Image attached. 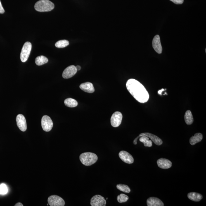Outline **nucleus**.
Masks as SVG:
<instances>
[{"instance_id":"423d86ee","label":"nucleus","mask_w":206,"mask_h":206,"mask_svg":"<svg viewBox=\"0 0 206 206\" xmlns=\"http://www.w3.org/2000/svg\"><path fill=\"white\" fill-rule=\"evenodd\" d=\"M41 123L43 130L46 132H49L53 128V121L51 118L47 115L43 116L41 119Z\"/></svg>"},{"instance_id":"39448f33","label":"nucleus","mask_w":206,"mask_h":206,"mask_svg":"<svg viewBox=\"0 0 206 206\" xmlns=\"http://www.w3.org/2000/svg\"><path fill=\"white\" fill-rule=\"evenodd\" d=\"M143 136L148 137L149 138H150L151 141H153V143H154L156 145H160L163 143L162 140L160 138L158 137V136L155 135L153 134H152L151 133H141V134H140L139 136L137 137L134 139V142H133V143H134V144L136 145L137 143V141L138 138H139L140 137Z\"/></svg>"},{"instance_id":"0eeeda50","label":"nucleus","mask_w":206,"mask_h":206,"mask_svg":"<svg viewBox=\"0 0 206 206\" xmlns=\"http://www.w3.org/2000/svg\"><path fill=\"white\" fill-rule=\"evenodd\" d=\"M48 202L51 206H64L65 205L63 199L56 195H51L48 197Z\"/></svg>"},{"instance_id":"f8f14e48","label":"nucleus","mask_w":206,"mask_h":206,"mask_svg":"<svg viewBox=\"0 0 206 206\" xmlns=\"http://www.w3.org/2000/svg\"><path fill=\"white\" fill-rule=\"evenodd\" d=\"M119 156L123 162L128 164H132L134 162V159L130 154L125 151L119 152Z\"/></svg>"},{"instance_id":"6e6552de","label":"nucleus","mask_w":206,"mask_h":206,"mask_svg":"<svg viewBox=\"0 0 206 206\" xmlns=\"http://www.w3.org/2000/svg\"><path fill=\"white\" fill-rule=\"evenodd\" d=\"M122 118L123 115L121 112H115L111 118V124L112 126L115 128L118 127L122 123Z\"/></svg>"},{"instance_id":"c756f323","label":"nucleus","mask_w":206,"mask_h":206,"mask_svg":"<svg viewBox=\"0 0 206 206\" xmlns=\"http://www.w3.org/2000/svg\"><path fill=\"white\" fill-rule=\"evenodd\" d=\"M15 206H23V205L22 203H18L15 204Z\"/></svg>"},{"instance_id":"20e7f679","label":"nucleus","mask_w":206,"mask_h":206,"mask_svg":"<svg viewBox=\"0 0 206 206\" xmlns=\"http://www.w3.org/2000/svg\"><path fill=\"white\" fill-rule=\"evenodd\" d=\"M32 49V44L31 43L27 42L25 43L21 52L20 59L22 62H25L28 59Z\"/></svg>"},{"instance_id":"cd10ccee","label":"nucleus","mask_w":206,"mask_h":206,"mask_svg":"<svg viewBox=\"0 0 206 206\" xmlns=\"http://www.w3.org/2000/svg\"><path fill=\"white\" fill-rule=\"evenodd\" d=\"M5 13L4 9H3L2 5L1 3V1H0V13L3 14Z\"/></svg>"},{"instance_id":"f03ea898","label":"nucleus","mask_w":206,"mask_h":206,"mask_svg":"<svg viewBox=\"0 0 206 206\" xmlns=\"http://www.w3.org/2000/svg\"><path fill=\"white\" fill-rule=\"evenodd\" d=\"M79 159L84 165L89 166L96 163L98 160V157L96 154L92 152H85L81 154Z\"/></svg>"},{"instance_id":"6ab92c4d","label":"nucleus","mask_w":206,"mask_h":206,"mask_svg":"<svg viewBox=\"0 0 206 206\" xmlns=\"http://www.w3.org/2000/svg\"><path fill=\"white\" fill-rule=\"evenodd\" d=\"M185 122L188 125H191L193 122V115L190 110L187 111L184 115Z\"/></svg>"},{"instance_id":"393cba45","label":"nucleus","mask_w":206,"mask_h":206,"mask_svg":"<svg viewBox=\"0 0 206 206\" xmlns=\"http://www.w3.org/2000/svg\"><path fill=\"white\" fill-rule=\"evenodd\" d=\"M117 199L119 203H124L128 200L129 197L128 195L122 193L118 196Z\"/></svg>"},{"instance_id":"7ed1b4c3","label":"nucleus","mask_w":206,"mask_h":206,"mask_svg":"<svg viewBox=\"0 0 206 206\" xmlns=\"http://www.w3.org/2000/svg\"><path fill=\"white\" fill-rule=\"evenodd\" d=\"M55 6L53 3L48 0H40L34 5V8L38 12H49L53 9Z\"/></svg>"},{"instance_id":"412c9836","label":"nucleus","mask_w":206,"mask_h":206,"mask_svg":"<svg viewBox=\"0 0 206 206\" xmlns=\"http://www.w3.org/2000/svg\"><path fill=\"white\" fill-rule=\"evenodd\" d=\"M35 62L36 65L41 66L47 63L48 62V59L46 57L41 55L37 57L35 59Z\"/></svg>"},{"instance_id":"f257e3e1","label":"nucleus","mask_w":206,"mask_h":206,"mask_svg":"<svg viewBox=\"0 0 206 206\" xmlns=\"http://www.w3.org/2000/svg\"><path fill=\"white\" fill-rule=\"evenodd\" d=\"M126 88L131 95L136 100L141 103L148 101L149 95L144 86L137 80L130 79L127 81Z\"/></svg>"},{"instance_id":"2eb2a0df","label":"nucleus","mask_w":206,"mask_h":206,"mask_svg":"<svg viewBox=\"0 0 206 206\" xmlns=\"http://www.w3.org/2000/svg\"><path fill=\"white\" fill-rule=\"evenodd\" d=\"M79 88L82 90L86 93H92L95 91L93 84L90 82H86L81 84L79 86Z\"/></svg>"},{"instance_id":"9b49d317","label":"nucleus","mask_w":206,"mask_h":206,"mask_svg":"<svg viewBox=\"0 0 206 206\" xmlns=\"http://www.w3.org/2000/svg\"><path fill=\"white\" fill-rule=\"evenodd\" d=\"M17 125L21 131H25L27 129V124L25 117L22 114H19L16 118Z\"/></svg>"},{"instance_id":"a878e982","label":"nucleus","mask_w":206,"mask_h":206,"mask_svg":"<svg viewBox=\"0 0 206 206\" xmlns=\"http://www.w3.org/2000/svg\"><path fill=\"white\" fill-rule=\"evenodd\" d=\"M8 188L4 183L0 185V194L5 195L8 193Z\"/></svg>"},{"instance_id":"ddd939ff","label":"nucleus","mask_w":206,"mask_h":206,"mask_svg":"<svg viewBox=\"0 0 206 206\" xmlns=\"http://www.w3.org/2000/svg\"><path fill=\"white\" fill-rule=\"evenodd\" d=\"M152 47L159 54L162 53V48L161 45L160 36L156 35L152 41Z\"/></svg>"},{"instance_id":"7c9ffc66","label":"nucleus","mask_w":206,"mask_h":206,"mask_svg":"<svg viewBox=\"0 0 206 206\" xmlns=\"http://www.w3.org/2000/svg\"><path fill=\"white\" fill-rule=\"evenodd\" d=\"M76 67V68H77V71L80 70L81 69V67L80 66L78 65L77 67Z\"/></svg>"},{"instance_id":"b1692460","label":"nucleus","mask_w":206,"mask_h":206,"mask_svg":"<svg viewBox=\"0 0 206 206\" xmlns=\"http://www.w3.org/2000/svg\"><path fill=\"white\" fill-rule=\"evenodd\" d=\"M117 188L120 191L126 193H129L131 192L130 188L127 185L122 184L117 185Z\"/></svg>"},{"instance_id":"c85d7f7f","label":"nucleus","mask_w":206,"mask_h":206,"mask_svg":"<svg viewBox=\"0 0 206 206\" xmlns=\"http://www.w3.org/2000/svg\"><path fill=\"white\" fill-rule=\"evenodd\" d=\"M164 90V89H162L160 90H159L158 91V94L160 95H162V93L163 92Z\"/></svg>"},{"instance_id":"9d476101","label":"nucleus","mask_w":206,"mask_h":206,"mask_svg":"<svg viewBox=\"0 0 206 206\" xmlns=\"http://www.w3.org/2000/svg\"><path fill=\"white\" fill-rule=\"evenodd\" d=\"M77 72V70L75 66H70L64 70L62 74V77L64 79L70 78L73 77Z\"/></svg>"},{"instance_id":"bb28decb","label":"nucleus","mask_w":206,"mask_h":206,"mask_svg":"<svg viewBox=\"0 0 206 206\" xmlns=\"http://www.w3.org/2000/svg\"><path fill=\"white\" fill-rule=\"evenodd\" d=\"M176 4H181L183 2V0H170Z\"/></svg>"},{"instance_id":"4468645a","label":"nucleus","mask_w":206,"mask_h":206,"mask_svg":"<svg viewBox=\"0 0 206 206\" xmlns=\"http://www.w3.org/2000/svg\"><path fill=\"white\" fill-rule=\"evenodd\" d=\"M158 167L163 169H169L172 167V163L167 159L161 158L157 161Z\"/></svg>"},{"instance_id":"a211bd4d","label":"nucleus","mask_w":206,"mask_h":206,"mask_svg":"<svg viewBox=\"0 0 206 206\" xmlns=\"http://www.w3.org/2000/svg\"><path fill=\"white\" fill-rule=\"evenodd\" d=\"M188 197L190 200L194 202H199L203 198V196L201 194L194 192L188 193Z\"/></svg>"},{"instance_id":"1a4fd4ad","label":"nucleus","mask_w":206,"mask_h":206,"mask_svg":"<svg viewBox=\"0 0 206 206\" xmlns=\"http://www.w3.org/2000/svg\"><path fill=\"white\" fill-rule=\"evenodd\" d=\"M91 205L92 206H105L106 205V200L101 195H94L91 198Z\"/></svg>"},{"instance_id":"f3484780","label":"nucleus","mask_w":206,"mask_h":206,"mask_svg":"<svg viewBox=\"0 0 206 206\" xmlns=\"http://www.w3.org/2000/svg\"><path fill=\"white\" fill-rule=\"evenodd\" d=\"M203 136L201 133H197L195 134L194 136L192 137L190 139V144L192 145H194L197 143H199L203 139Z\"/></svg>"},{"instance_id":"5701e85b","label":"nucleus","mask_w":206,"mask_h":206,"mask_svg":"<svg viewBox=\"0 0 206 206\" xmlns=\"http://www.w3.org/2000/svg\"><path fill=\"white\" fill-rule=\"evenodd\" d=\"M69 42L66 40H62L58 41L55 44V46L57 48H64L69 45Z\"/></svg>"},{"instance_id":"aec40b11","label":"nucleus","mask_w":206,"mask_h":206,"mask_svg":"<svg viewBox=\"0 0 206 206\" xmlns=\"http://www.w3.org/2000/svg\"><path fill=\"white\" fill-rule=\"evenodd\" d=\"M65 104L67 107L73 108L77 107L78 103L77 100L72 98H68L65 100Z\"/></svg>"},{"instance_id":"dca6fc26","label":"nucleus","mask_w":206,"mask_h":206,"mask_svg":"<svg viewBox=\"0 0 206 206\" xmlns=\"http://www.w3.org/2000/svg\"><path fill=\"white\" fill-rule=\"evenodd\" d=\"M147 205L148 206H163V202L160 199L156 197H150L147 201Z\"/></svg>"},{"instance_id":"4be33fe9","label":"nucleus","mask_w":206,"mask_h":206,"mask_svg":"<svg viewBox=\"0 0 206 206\" xmlns=\"http://www.w3.org/2000/svg\"><path fill=\"white\" fill-rule=\"evenodd\" d=\"M139 141L144 144L145 147H151L152 146V141L149 140L148 137L145 136L140 137Z\"/></svg>"}]
</instances>
